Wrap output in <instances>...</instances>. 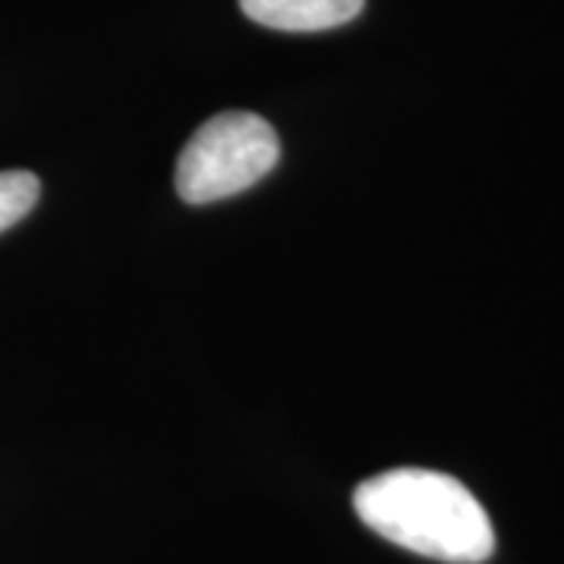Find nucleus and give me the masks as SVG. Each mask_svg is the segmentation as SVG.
Listing matches in <instances>:
<instances>
[{"label":"nucleus","instance_id":"nucleus-2","mask_svg":"<svg viewBox=\"0 0 564 564\" xmlns=\"http://www.w3.org/2000/svg\"><path fill=\"white\" fill-rule=\"evenodd\" d=\"M276 161L280 139L270 122L245 110L217 113L182 148L176 192L188 204L232 198L261 182Z\"/></svg>","mask_w":564,"mask_h":564},{"label":"nucleus","instance_id":"nucleus-1","mask_svg":"<svg viewBox=\"0 0 564 564\" xmlns=\"http://www.w3.org/2000/svg\"><path fill=\"white\" fill-rule=\"evenodd\" d=\"M355 511L383 540L436 562L484 564L496 549L484 505L440 470H383L355 489Z\"/></svg>","mask_w":564,"mask_h":564},{"label":"nucleus","instance_id":"nucleus-3","mask_svg":"<svg viewBox=\"0 0 564 564\" xmlns=\"http://www.w3.org/2000/svg\"><path fill=\"white\" fill-rule=\"evenodd\" d=\"M248 20L280 32H326L351 22L364 0H239Z\"/></svg>","mask_w":564,"mask_h":564},{"label":"nucleus","instance_id":"nucleus-4","mask_svg":"<svg viewBox=\"0 0 564 564\" xmlns=\"http://www.w3.org/2000/svg\"><path fill=\"white\" fill-rule=\"evenodd\" d=\"M41 195V182L29 170H7L0 173V232L17 223L35 207Z\"/></svg>","mask_w":564,"mask_h":564}]
</instances>
